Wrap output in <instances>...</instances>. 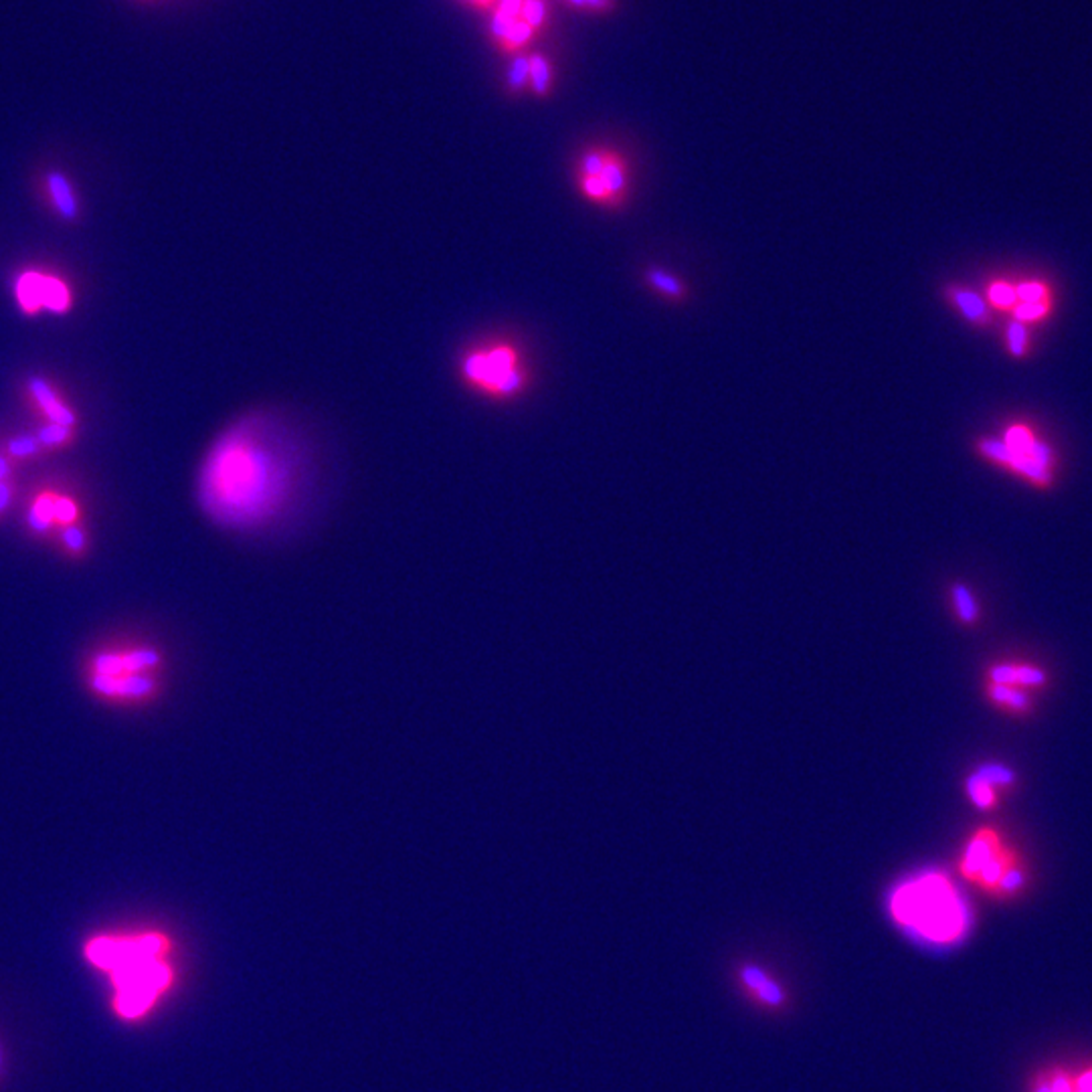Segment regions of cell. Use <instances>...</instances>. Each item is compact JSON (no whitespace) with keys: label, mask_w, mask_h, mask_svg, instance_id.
I'll return each instance as SVG.
<instances>
[{"label":"cell","mask_w":1092,"mask_h":1092,"mask_svg":"<svg viewBox=\"0 0 1092 1092\" xmlns=\"http://www.w3.org/2000/svg\"><path fill=\"white\" fill-rule=\"evenodd\" d=\"M12 296L24 318L43 314L67 316L75 306V294L67 278L45 268H22L12 278Z\"/></svg>","instance_id":"cell-6"},{"label":"cell","mask_w":1092,"mask_h":1092,"mask_svg":"<svg viewBox=\"0 0 1092 1092\" xmlns=\"http://www.w3.org/2000/svg\"><path fill=\"white\" fill-rule=\"evenodd\" d=\"M0 451L20 469L22 465L34 463L45 455L39 439L34 437L32 429L24 431H2L0 433Z\"/></svg>","instance_id":"cell-13"},{"label":"cell","mask_w":1092,"mask_h":1092,"mask_svg":"<svg viewBox=\"0 0 1092 1092\" xmlns=\"http://www.w3.org/2000/svg\"><path fill=\"white\" fill-rule=\"evenodd\" d=\"M55 528L61 530L65 526H73L81 522V506L77 498L69 492L55 490Z\"/></svg>","instance_id":"cell-20"},{"label":"cell","mask_w":1092,"mask_h":1092,"mask_svg":"<svg viewBox=\"0 0 1092 1092\" xmlns=\"http://www.w3.org/2000/svg\"><path fill=\"white\" fill-rule=\"evenodd\" d=\"M1052 310V300L1050 302H1018V306L1012 310L1014 318L1022 324H1028V322H1042Z\"/></svg>","instance_id":"cell-27"},{"label":"cell","mask_w":1092,"mask_h":1092,"mask_svg":"<svg viewBox=\"0 0 1092 1092\" xmlns=\"http://www.w3.org/2000/svg\"><path fill=\"white\" fill-rule=\"evenodd\" d=\"M1016 292H1018L1020 302H1050L1052 300L1050 288L1038 280H1026V282L1016 284Z\"/></svg>","instance_id":"cell-29"},{"label":"cell","mask_w":1092,"mask_h":1092,"mask_svg":"<svg viewBox=\"0 0 1092 1092\" xmlns=\"http://www.w3.org/2000/svg\"><path fill=\"white\" fill-rule=\"evenodd\" d=\"M947 300L961 312L965 320H969L975 326H990L994 320V312L990 308V302H986L977 292L951 286L945 290Z\"/></svg>","instance_id":"cell-17"},{"label":"cell","mask_w":1092,"mask_h":1092,"mask_svg":"<svg viewBox=\"0 0 1092 1092\" xmlns=\"http://www.w3.org/2000/svg\"><path fill=\"white\" fill-rule=\"evenodd\" d=\"M1036 433L1028 427V425H1012L1008 431H1006V437H1004V443L1014 451V453H1020V455H1032V447L1036 443Z\"/></svg>","instance_id":"cell-22"},{"label":"cell","mask_w":1092,"mask_h":1092,"mask_svg":"<svg viewBox=\"0 0 1092 1092\" xmlns=\"http://www.w3.org/2000/svg\"><path fill=\"white\" fill-rule=\"evenodd\" d=\"M522 10V0H502L500 12H504L510 18H518V12Z\"/></svg>","instance_id":"cell-37"},{"label":"cell","mask_w":1092,"mask_h":1092,"mask_svg":"<svg viewBox=\"0 0 1092 1092\" xmlns=\"http://www.w3.org/2000/svg\"><path fill=\"white\" fill-rule=\"evenodd\" d=\"M953 605H955L957 617L963 624L973 626L977 622V603H975L973 595L965 587H955L953 589Z\"/></svg>","instance_id":"cell-28"},{"label":"cell","mask_w":1092,"mask_h":1092,"mask_svg":"<svg viewBox=\"0 0 1092 1092\" xmlns=\"http://www.w3.org/2000/svg\"><path fill=\"white\" fill-rule=\"evenodd\" d=\"M170 943L160 931L101 933L85 941L83 957L110 975L112 1012L122 1022L150 1014L172 984L166 961Z\"/></svg>","instance_id":"cell-2"},{"label":"cell","mask_w":1092,"mask_h":1092,"mask_svg":"<svg viewBox=\"0 0 1092 1092\" xmlns=\"http://www.w3.org/2000/svg\"><path fill=\"white\" fill-rule=\"evenodd\" d=\"M988 302L1000 310H1008L1012 312L1016 306H1018V292H1016V286L1006 282V280H998L994 284H990L988 288Z\"/></svg>","instance_id":"cell-23"},{"label":"cell","mask_w":1092,"mask_h":1092,"mask_svg":"<svg viewBox=\"0 0 1092 1092\" xmlns=\"http://www.w3.org/2000/svg\"><path fill=\"white\" fill-rule=\"evenodd\" d=\"M20 401L30 413L32 421L61 423L81 429V417L69 401L63 386L49 374L30 372L20 380Z\"/></svg>","instance_id":"cell-7"},{"label":"cell","mask_w":1092,"mask_h":1092,"mask_svg":"<svg viewBox=\"0 0 1092 1092\" xmlns=\"http://www.w3.org/2000/svg\"><path fill=\"white\" fill-rule=\"evenodd\" d=\"M37 195L47 211L61 223L77 227L83 223V199L75 183L61 168H47L37 183Z\"/></svg>","instance_id":"cell-8"},{"label":"cell","mask_w":1092,"mask_h":1092,"mask_svg":"<svg viewBox=\"0 0 1092 1092\" xmlns=\"http://www.w3.org/2000/svg\"><path fill=\"white\" fill-rule=\"evenodd\" d=\"M302 486L300 455L282 425L256 411L231 421L197 469L201 512L219 528L258 534L284 520Z\"/></svg>","instance_id":"cell-1"},{"label":"cell","mask_w":1092,"mask_h":1092,"mask_svg":"<svg viewBox=\"0 0 1092 1092\" xmlns=\"http://www.w3.org/2000/svg\"><path fill=\"white\" fill-rule=\"evenodd\" d=\"M2 1069H4V1052H2V1046H0V1077H2Z\"/></svg>","instance_id":"cell-39"},{"label":"cell","mask_w":1092,"mask_h":1092,"mask_svg":"<svg viewBox=\"0 0 1092 1092\" xmlns=\"http://www.w3.org/2000/svg\"><path fill=\"white\" fill-rule=\"evenodd\" d=\"M1010 783V777L1000 767L981 769L967 781V791L971 801L981 809H992L998 805V791Z\"/></svg>","instance_id":"cell-14"},{"label":"cell","mask_w":1092,"mask_h":1092,"mask_svg":"<svg viewBox=\"0 0 1092 1092\" xmlns=\"http://www.w3.org/2000/svg\"><path fill=\"white\" fill-rule=\"evenodd\" d=\"M959 874L1002 900L1022 894L1028 882L1022 856L994 827H981L969 838L959 860Z\"/></svg>","instance_id":"cell-5"},{"label":"cell","mask_w":1092,"mask_h":1092,"mask_svg":"<svg viewBox=\"0 0 1092 1092\" xmlns=\"http://www.w3.org/2000/svg\"><path fill=\"white\" fill-rule=\"evenodd\" d=\"M575 6H591V8H607L611 6V0H569Z\"/></svg>","instance_id":"cell-38"},{"label":"cell","mask_w":1092,"mask_h":1092,"mask_svg":"<svg viewBox=\"0 0 1092 1092\" xmlns=\"http://www.w3.org/2000/svg\"><path fill=\"white\" fill-rule=\"evenodd\" d=\"M30 429H32L34 437L39 439L45 455H57V453H63L67 449H73L77 445L79 437H81L79 427H69V425H61V423L34 421Z\"/></svg>","instance_id":"cell-16"},{"label":"cell","mask_w":1092,"mask_h":1092,"mask_svg":"<svg viewBox=\"0 0 1092 1092\" xmlns=\"http://www.w3.org/2000/svg\"><path fill=\"white\" fill-rule=\"evenodd\" d=\"M1006 345H1008V351L1016 357V359H1022L1028 355V347H1030V335H1028V329L1026 324L1014 320L1008 324L1006 329Z\"/></svg>","instance_id":"cell-25"},{"label":"cell","mask_w":1092,"mask_h":1092,"mask_svg":"<svg viewBox=\"0 0 1092 1092\" xmlns=\"http://www.w3.org/2000/svg\"><path fill=\"white\" fill-rule=\"evenodd\" d=\"M988 682L1014 686V688H1042L1048 684L1046 672L1032 664H1020V662H1008V664H996L988 670Z\"/></svg>","instance_id":"cell-12"},{"label":"cell","mask_w":1092,"mask_h":1092,"mask_svg":"<svg viewBox=\"0 0 1092 1092\" xmlns=\"http://www.w3.org/2000/svg\"><path fill=\"white\" fill-rule=\"evenodd\" d=\"M597 178L601 180L607 193V205H617V201H622V197L628 191V172L622 158L615 156L613 152H607L603 168L597 174Z\"/></svg>","instance_id":"cell-19"},{"label":"cell","mask_w":1092,"mask_h":1092,"mask_svg":"<svg viewBox=\"0 0 1092 1092\" xmlns=\"http://www.w3.org/2000/svg\"><path fill=\"white\" fill-rule=\"evenodd\" d=\"M1077 1092H1092V1065L1077 1075Z\"/></svg>","instance_id":"cell-36"},{"label":"cell","mask_w":1092,"mask_h":1092,"mask_svg":"<svg viewBox=\"0 0 1092 1092\" xmlns=\"http://www.w3.org/2000/svg\"><path fill=\"white\" fill-rule=\"evenodd\" d=\"M977 449L981 451V455L994 463H1000L1002 467L1010 469L1012 474L1016 476H1022L1024 480H1028L1030 484H1034L1036 488H1050L1054 484V469L1042 465L1038 459H1034L1032 455H1020V453H1014L1006 443L1004 439H994V437H984L979 439L977 443Z\"/></svg>","instance_id":"cell-10"},{"label":"cell","mask_w":1092,"mask_h":1092,"mask_svg":"<svg viewBox=\"0 0 1092 1092\" xmlns=\"http://www.w3.org/2000/svg\"><path fill=\"white\" fill-rule=\"evenodd\" d=\"M55 490L53 486L39 488L26 506V528L34 536H47L51 530H55Z\"/></svg>","instance_id":"cell-15"},{"label":"cell","mask_w":1092,"mask_h":1092,"mask_svg":"<svg viewBox=\"0 0 1092 1092\" xmlns=\"http://www.w3.org/2000/svg\"><path fill=\"white\" fill-rule=\"evenodd\" d=\"M16 474H18V467L0 451V482L2 480H12V478H16Z\"/></svg>","instance_id":"cell-35"},{"label":"cell","mask_w":1092,"mask_h":1092,"mask_svg":"<svg viewBox=\"0 0 1092 1092\" xmlns=\"http://www.w3.org/2000/svg\"><path fill=\"white\" fill-rule=\"evenodd\" d=\"M646 282L658 290L660 294H664L666 298H672V300H682L686 296V286L684 282H680L678 278H674L672 274L664 272V270H658V268H650L646 272Z\"/></svg>","instance_id":"cell-21"},{"label":"cell","mask_w":1092,"mask_h":1092,"mask_svg":"<svg viewBox=\"0 0 1092 1092\" xmlns=\"http://www.w3.org/2000/svg\"><path fill=\"white\" fill-rule=\"evenodd\" d=\"M530 34H532L530 24L516 18V20L512 22V26H510V30H508V34H506L504 41H506L510 47H518V45H524V43L530 39Z\"/></svg>","instance_id":"cell-33"},{"label":"cell","mask_w":1092,"mask_h":1092,"mask_svg":"<svg viewBox=\"0 0 1092 1092\" xmlns=\"http://www.w3.org/2000/svg\"><path fill=\"white\" fill-rule=\"evenodd\" d=\"M514 20H516V18H510V16H506L504 12L498 10L496 16H494V20H492V32H494L498 39H506V34H508V30H510V26H512Z\"/></svg>","instance_id":"cell-34"},{"label":"cell","mask_w":1092,"mask_h":1092,"mask_svg":"<svg viewBox=\"0 0 1092 1092\" xmlns=\"http://www.w3.org/2000/svg\"><path fill=\"white\" fill-rule=\"evenodd\" d=\"M522 14H524V22H528L532 30L536 26H540L542 20H544V4H542V0H524L522 2Z\"/></svg>","instance_id":"cell-32"},{"label":"cell","mask_w":1092,"mask_h":1092,"mask_svg":"<svg viewBox=\"0 0 1092 1092\" xmlns=\"http://www.w3.org/2000/svg\"><path fill=\"white\" fill-rule=\"evenodd\" d=\"M530 83H532L534 93H538V95H544L551 89L553 69H551L549 61L542 55L530 57Z\"/></svg>","instance_id":"cell-24"},{"label":"cell","mask_w":1092,"mask_h":1092,"mask_svg":"<svg viewBox=\"0 0 1092 1092\" xmlns=\"http://www.w3.org/2000/svg\"><path fill=\"white\" fill-rule=\"evenodd\" d=\"M89 688L107 701L122 703H148L156 697L160 684L158 674H122V676H95L89 674Z\"/></svg>","instance_id":"cell-11"},{"label":"cell","mask_w":1092,"mask_h":1092,"mask_svg":"<svg viewBox=\"0 0 1092 1092\" xmlns=\"http://www.w3.org/2000/svg\"><path fill=\"white\" fill-rule=\"evenodd\" d=\"M59 540L61 544L65 547V551L69 555H83L85 549H87V532L83 528V524H73V526H65L59 530Z\"/></svg>","instance_id":"cell-26"},{"label":"cell","mask_w":1092,"mask_h":1092,"mask_svg":"<svg viewBox=\"0 0 1092 1092\" xmlns=\"http://www.w3.org/2000/svg\"><path fill=\"white\" fill-rule=\"evenodd\" d=\"M986 695L996 707L1004 709L1006 713H1010L1014 717H1026V715L1032 713V703H1030L1028 690H1024V688L986 682Z\"/></svg>","instance_id":"cell-18"},{"label":"cell","mask_w":1092,"mask_h":1092,"mask_svg":"<svg viewBox=\"0 0 1092 1092\" xmlns=\"http://www.w3.org/2000/svg\"><path fill=\"white\" fill-rule=\"evenodd\" d=\"M459 382L492 403L518 401L532 382L522 347L510 337H490L469 345L457 359Z\"/></svg>","instance_id":"cell-4"},{"label":"cell","mask_w":1092,"mask_h":1092,"mask_svg":"<svg viewBox=\"0 0 1092 1092\" xmlns=\"http://www.w3.org/2000/svg\"><path fill=\"white\" fill-rule=\"evenodd\" d=\"M530 81V59L528 57H516L510 71H508V85L512 89H522Z\"/></svg>","instance_id":"cell-30"},{"label":"cell","mask_w":1092,"mask_h":1092,"mask_svg":"<svg viewBox=\"0 0 1092 1092\" xmlns=\"http://www.w3.org/2000/svg\"><path fill=\"white\" fill-rule=\"evenodd\" d=\"M16 496H18V484H16V478L12 480H2L0 482V520L6 516V512L12 508V504L16 502Z\"/></svg>","instance_id":"cell-31"},{"label":"cell","mask_w":1092,"mask_h":1092,"mask_svg":"<svg viewBox=\"0 0 1092 1092\" xmlns=\"http://www.w3.org/2000/svg\"><path fill=\"white\" fill-rule=\"evenodd\" d=\"M888 913L904 933L935 947L957 945L971 927L967 902L941 870H925L898 882L888 896Z\"/></svg>","instance_id":"cell-3"},{"label":"cell","mask_w":1092,"mask_h":1092,"mask_svg":"<svg viewBox=\"0 0 1092 1092\" xmlns=\"http://www.w3.org/2000/svg\"><path fill=\"white\" fill-rule=\"evenodd\" d=\"M734 979L742 996L756 1008H762L767 1012H781L789 1004V996L781 981L771 975L762 965L740 963L734 971Z\"/></svg>","instance_id":"cell-9"}]
</instances>
